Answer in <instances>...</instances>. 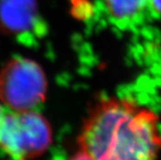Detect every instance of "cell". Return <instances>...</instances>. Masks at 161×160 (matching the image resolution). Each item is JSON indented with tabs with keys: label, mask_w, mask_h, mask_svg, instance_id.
<instances>
[{
	"label": "cell",
	"mask_w": 161,
	"mask_h": 160,
	"mask_svg": "<svg viewBox=\"0 0 161 160\" xmlns=\"http://www.w3.org/2000/svg\"><path fill=\"white\" fill-rule=\"evenodd\" d=\"M47 80L34 60L14 57L0 70V101L11 111L33 110L46 100Z\"/></svg>",
	"instance_id": "3957f363"
},
{
	"label": "cell",
	"mask_w": 161,
	"mask_h": 160,
	"mask_svg": "<svg viewBox=\"0 0 161 160\" xmlns=\"http://www.w3.org/2000/svg\"><path fill=\"white\" fill-rule=\"evenodd\" d=\"M4 111H3V108H2V105L1 104H0V116H1L2 115V113H3Z\"/></svg>",
	"instance_id": "ba28073f"
},
{
	"label": "cell",
	"mask_w": 161,
	"mask_h": 160,
	"mask_svg": "<svg viewBox=\"0 0 161 160\" xmlns=\"http://www.w3.org/2000/svg\"><path fill=\"white\" fill-rule=\"evenodd\" d=\"M151 10L161 16V0H150Z\"/></svg>",
	"instance_id": "52a82bcc"
},
{
	"label": "cell",
	"mask_w": 161,
	"mask_h": 160,
	"mask_svg": "<svg viewBox=\"0 0 161 160\" xmlns=\"http://www.w3.org/2000/svg\"><path fill=\"white\" fill-rule=\"evenodd\" d=\"M52 144L46 117L34 110L3 112L0 116V152L12 160H31Z\"/></svg>",
	"instance_id": "7a4b0ae2"
},
{
	"label": "cell",
	"mask_w": 161,
	"mask_h": 160,
	"mask_svg": "<svg viewBox=\"0 0 161 160\" xmlns=\"http://www.w3.org/2000/svg\"><path fill=\"white\" fill-rule=\"evenodd\" d=\"M40 24L37 0H0V33L19 37Z\"/></svg>",
	"instance_id": "277c9868"
},
{
	"label": "cell",
	"mask_w": 161,
	"mask_h": 160,
	"mask_svg": "<svg viewBox=\"0 0 161 160\" xmlns=\"http://www.w3.org/2000/svg\"><path fill=\"white\" fill-rule=\"evenodd\" d=\"M108 19L123 30L143 23L151 12L150 0H102Z\"/></svg>",
	"instance_id": "5b68a950"
},
{
	"label": "cell",
	"mask_w": 161,
	"mask_h": 160,
	"mask_svg": "<svg viewBox=\"0 0 161 160\" xmlns=\"http://www.w3.org/2000/svg\"><path fill=\"white\" fill-rule=\"evenodd\" d=\"M78 145L94 160H156L161 152L159 116L127 98H102L85 118Z\"/></svg>",
	"instance_id": "6da1fadb"
},
{
	"label": "cell",
	"mask_w": 161,
	"mask_h": 160,
	"mask_svg": "<svg viewBox=\"0 0 161 160\" xmlns=\"http://www.w3.org/2000/svg\"><path fill=\"white\" fill-rule=\"evenodd\" d=\"M69 160H94L89 154H87L85 152L79 150V152H75L74 155H71Z\"/></svg>",
	"instance_id": "8992f818"
}]
</instances>
